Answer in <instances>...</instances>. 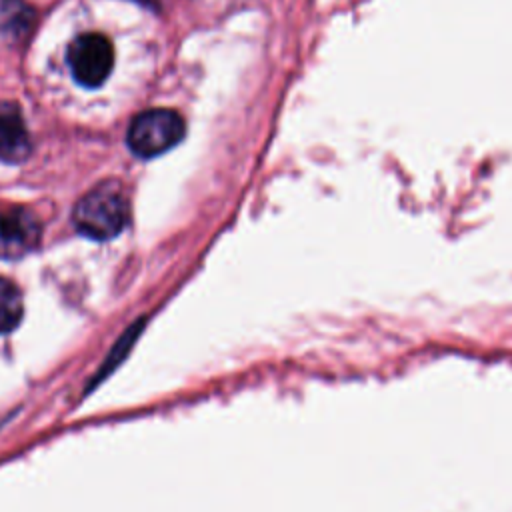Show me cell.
<instances>
[{"mask_svg":"<svg viewBox=\"0 0 512 512\" xmlns=\"http://www.w3.org/2000/svg\"><path fill=\"white\" fill-rule=\"evenodd\" d=\"M74 226L92 240L118 236L128 222V202L116 182H102L86 192L72 212Z\"/></svg>","mask_w":512,"mask_h":512,"instance_id":"cell-1","label":"cell"},{"mask_svg":"<svg viewBox=\"0 0 512 512\" xmlns=\"http://www.w3.org/2000/svg\"><path fill=\"white\" fill-rule=\"evenodd\" d=\"M184 132V120L176 110L152 108L130 122L126 142L136 156L154 158L174 148L184 138Z\"/></svg>","mask_w":512,"mask_h":512,"instance_id":"cell-2","label":"cell"},{"mask_svg":"<svg viewBox=\"0 0 512 512\" xmlns=\"http://www.w3.org/2000/svg\"><path fill=\"white\" fill-rule=\"evenodd\" d=\"M66 62L78 84L96 88L112 72L114 50L106 36L98 32H86L70 42Z\"/></svg>","mask_w":512,"mask_h":512,"instance_id":"cell-3","label":"cell"},{"mask_svg":"<svg viewBox=\"0 0 512 512\" xmlns=\"http://www.w3.org/2000/svg\"><path fill=\"white\" fill-rule=\"evenodd\" d=\"M42 226L38 218L22 206L0 208V258L16 260L40 244Z\"/></svg>","mask_w":512,"mask_h":512,"instance_id":"cell-4","label":"cell"},{"mask_svg":"<svg viewBox=\"0 0 512 512\" xmlns=\"http://www.w3.org/2000/svg\"><path fill=\"white\" fill-rule=\"evenodd\" d=\"M32 142L22 118L20 108L14 102H0V160L16 164L30 156Z\"/></svg>","mask_w":512,"mask_h":512,"instance_id":"cell-5","label":"cell"},{"mask_svg":"<svg viewBox=\"0 0 512 512\" xmlns=\"http://www.w3.org/2000/svg\"><path fill=\"white\" fill-rule=\"evenodd\" d=\"M36 22L34 8L24 0H0V34L20 42L24 40Z\"/></svg>","mask_w":512,"mask_h":512,"instance_id":"cell-6","label":"cell"},{"mask_svg":"<svg viewBox=\"0 0 512 512\" xmlns=\"http://www.w3.org/2000/svg\"><path fill=\"white\" fill-rule=\"evenodd\" d=\"M24 312V300L14 282L0 278V334L18 326Z\"/></svg>","mask_w":512,"mask_h":512,"instance_id":"cell-7","label":"cell"},{"mask_svg":"<svg viewBox=\"0 0 512 512\" xmlns=\"http://www.w3.org/2000/svg\"><path fill=\"white\" fill-rule=\"evenodd\" d=\"M132 2H138L142 6H148V8H160L162 0H132Z\"/></svg>","mask_w":512,"mask_h":512,"instance_id":"cell-8","label":"cell"}]
</instances>
